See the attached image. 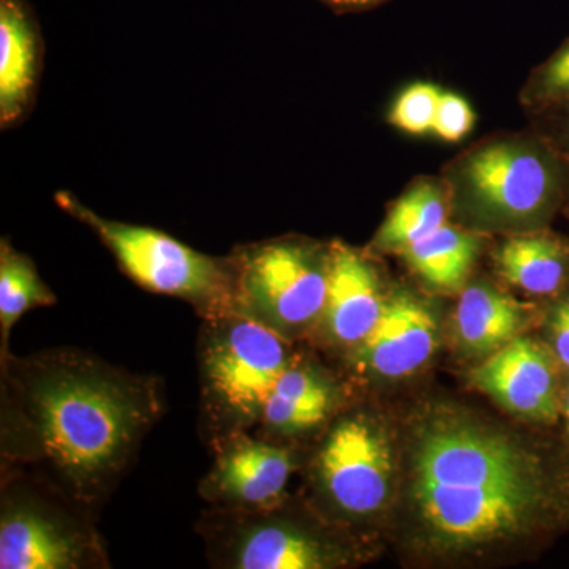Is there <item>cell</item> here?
<instances>
[{"label":"cell","instance_id":"18","mask_svg":"<svg viewBox=\"0 0 569 569\" xmlns=\"http://www.w3.org/2000/svg\"><path fill=\"white\" fill-rule=\"evenodd\" d=\"M410 268L438 290H456L470 272L478 253L475 236L445 223L400 250Z\"/></svg>","mask_w":569,"mask_h":569},{"label":"cell","instance_id":"21","mask_svg":"<svg viewBox=\"0 0 569 569\" xmlns=\"http://www.w3.org/2000/svg\"><path fill=\"white\" fill-rule=\"evenodd\" d=\"M440 97L441 91L436 86L426 84V82L410 86L397 99L389 121L407 133L432 132Z\"/></svg>","mask_w":569,"mask_h":569},{"label":"cell","instance_id":"10","mask_svg":"<svg viewBox=\"0 0 569 569\" xmlns=\"http://www.w3.org/2000/svg\"><path fill=\"white\" fill-rule=\"evenodd\" d=\"M475 387L518 417L553 422L561 413L552 355L529 337H516L471 372Z\"/></svg>","mask_w":569,"mask_h":569},{"label":"cell","instance_id":"17","mask_svg":"<svg viewBox=\"0 0 569 569\" xmlns=\"http://www.w3.org/2000/svg\"><path fill=\"white\" fill-rule=\"evenodd\" d=\"M500 274L530 295L550 296L569 280V249L549 234L509 239L497 254Z\"/></svg>","mask_w":569,"mask_h":569},{"label":"cell","instance_id":"14","mask_svg":"<svg viewBox=\"0 0 569 569\" xmlns=\"http://www.w3.org/2000/svg\"><path fill=\"white\" fill-rule=\"evenodd\" d=\"M335 406V388L310 367L290 366L277 378L260 421L274 432L293 436L318 427Z\"/></svg>","mask_w":569,"mask_h":569},{"label":"cell","instance_id":"4","mask_svg":"<svg viewBox=\"0 0 569 569\" xmlns=\"http://www.w3.org/2000/svg\"><path fill=\"white\" fill-rule=\"evenodd\" d=\"M58 200L102 238L123 271L141 287L186 299L206 318L234 309L233 268L194 252L162 231L104 220L70 194H59Z\"/></svg>","mask_w":569,"mask_h":569},{"label":"cell","instance_id":"26","mask_svg":"<svg viewBox=\"0 0 569 569\" xmlns=\"http://www.w3.org/2000/svg\"><path fill=\"white\" fill-rule=\"evenodd\" d=\"M561 413H563L565 419H567L569 430V387L565 389L563 395H561Z\"/></svg>","mask_w":569,"mask_h":569},{"label":"cell","instance_id":"11","mask_svg":"<svg viewBox=\"0 0 569 569\" xmlns=\"http://www.w3.org/2000/svg\"><path fill=\"white\" fill-rule=\"evenodd\" d=\"M293 460L287 449L249 438H231L206 478V498L234 511L272 509L282 500Z\"/></svg>","mask_w":569,"mask_h":569},{"label":"cell","instance_id":"12","mask_svg":"<svg viewBox=\"0 0 569 569\" xmlns=\"http://www.w3.org/2000/svg\"><path fill=\"white\" fill-rule=\"evenodd\" d=\"M437 340L430 310L411 296L399 295L387 302L376 328L358 346V358L378 376H411L429 361Z\"/></svg>","mask_w":569,"mask_h":569},{"label":"cell","instance_id":"13","mask_svg":"<svg viewBox=\"0 0 569 569\" xmlns=\"http://www.w3.org/2000/svg\"><path fill=\"white\" fill-rule=\"evenodd\" d=\"M385 306L376 269L355 250L332 246L323 313L332 339L343 346H361L376 328Z\"/></svg>","mask_w":569,"mask_h":569},{"label":"cell","instance_id":"25","mask_svg":"<svg viewBox=\"0 0 569 569\" xmlns=\"http://www.w3.org/2000/svg\"><path fill=\"white\" fill-rule=\"evenodd\" d=\"M548 108L559 111V123H557V133L549 138L561 152L569 157V102L550 104Z\"/></svg>","mask_w":569,"mask_h":569},{"label":"cell","instance_id":"16","mask_svg":"<svg viewBox=\"0 0 569 569\" xmlns=\"http://www.w3.org/2000/svg\"><path fill=\"white\" fill-rule=\"evenodd\" d=\"M522 325V307L496 288L475 284L460 296L456 329L471 353L492 355L516 339Z\"/></svg>","mask_w":569,"mask_h":569},{"label":"cell","instance_id":"3","mask_svg":"<svg viewBox=\"0 0 569 569\" xmlns=\"http://www.w3.org/2000/svg\"><path fill=\"white\" fill-rule=\"evenodd\" d=\"M200 359L209 418L233 437L260 421L269 392L291 362L284 336L238 309L208 318Z\"/></svg>","mask_w":569,"mask_h":569},{"label":"cell","instance_id":"1","mask_svg":"<svg viewBox=\"0 0 569 569\" xmlns=\"http://www.w3.org/2000/svg\"><path fill=\"white\" fill-rule=\"evenodd\" d=\"M18 387L41 452L84 503L102 498L159 415L146 380L77 353L21 362Z\"/></svg>","mask_w":569,"mask_h":569},{"label":"cell","instance_id":"9","mask_svg":"<svg viewBox=\"0 0 569 569\" xmlns=\"http://www.w3.org/2000/svg\"><path fill=\"white\" fill-rule=\"evenodd\" d=\"M213 535L220 565L234 569H323L332 567L335 550L316 535L290 522L227 509Z\"/></svg>","mask_w":569,"mask_h":569},{"label":"cell","instance_id":"19","mask_svg":"<svg viewBox=\"0 0 569 569\" xmlns=\"http://www.w3.org/2000/svg\"><path fill=\"white\" fill-rule=\"evenodd\" d=\"M447 223V201L440 187L421 182L408 190L378 231L376 244L383 250H400L413 244Z\"/></svg>","mask_w":569,"mask_h":569},{"label":"cell","instance_id":"22","mask_svg":"<svg viewBox=\"0 0 569 569\" xmlns=\"http://www.w3.org/2000/svg\"><path fill=\"white\" fill-rule=\"evenodd\" d=\"M531 99L542 107L569 102V40L539 67L531 81Z\"/></svg>","mask_w":569,"mask_h":569},{"label":"cell","instance_id":"2","mask_svg":"<svg viewBox=\"0 0 569 569\" xmlns=\"http://www.w3.org/2000/svg\"><path fill=\"white\" fill-rule=\"evenodd\" d=\"M413 498L438 545L471 548L519 537L556 505V486L530 449L460 421L427 427L415 452Z\"/></svg>","mask_w":569,"mask_h":569},{"label":"cell","instance_id":"23","mask_svg":"<svg viewBox=\"0 0 569 569\" xmlns=\"http://www.w3.org/2000/svg\"><path fill=\"white\" fill-rule=\"evenodd\" d=\"M475 114L467 100L452 92H441L432 130L437 137L449 142L460 141L471 132Z\"/></svg>","mask_w":569,"mask_h":569},{"label":"cell","instance_id":"5","mask_svg":"<svg viewBox=\"0 0 569 569\" xmlns=\"http://www.w3.org/2000/svg\"><path fill=\"white\" fill-rule=\"evenodd\" d=\"M463 183L489 216L542 222L569 197V157L549 138L493 142L468 157Z\"/></svg>","mask_w":569,"mask_h":569},{"label":"cell","instance_id":"20","mask_svg":"<svg viewBox=\"0 0 569 569\" xmlns=\"http://www.w3.org/2000/svg\"><path fill=\"white\" fill-rule=\"evenodd\" d=\"M54 302L56 296L40 279L32 261L3 241L0 247V332L3 358L14 323L29 310Z\"/></svg>","mask_w":569,"mask_h":569},{"label":"cell","instance_id":"27","mask_svg":"<svg viewBox=\"0 0 569 569\" xmlns=\"http://www.w3.org/2000/svg\"><path fill=\"white\" fill-rule=\"evenodd\" d=\"M337 3H350V6H365V3L376 2V0H335Z\"/></svg>","mask_w":569,"mask_h":569},{"label":"cell","instance_id":"24","mask_svg":"<svg viewBox=\"0 0 569 569\" xmlns=\"http://www.w3.org/2000/svg\"><path fill=\"white\" fill-rule=\"evenodd\" d=\"M552 355L569 372V298L553 309L549 320Z\"/></svg>","mask_w":569,"mask_h":569},{"label":"cell","instance_id":"8","mask_svg":"<svg viewBox=\"0 0 569 569\" xmlns=\"http://www.w3.org/2000/svg\"><path fill=\"white\" fill-rule=\"evenodd\" d=\"M96 535L32 497L3 500L0 568L81 569L102 563Z\"/></svg>","mask_w":569,"mask_h":569},{"label":"cell","instance_id":"7","mask_svg":"<svg viewBox=\"0 0 569 569\" xmlns=\"http://www.w3.org/2000/svg\"><path fill=\"white\" fill-rule=\"evenodd\" d=\"M321 489L339 511L369 516L387 503L392 456L383 433L365 418H347L329 432L317 459Z\"/></svg>","mask_w":569,"mask_h":569},{"label":"cell","instance_id":"6","mask_svg":"<svg viewBox=\"0 0 569 569\" xmlns=\"http://www.w3.org/2000/svg\"><path fill=\"white\" fill-rule=\"evenodd\" d=\"M234 309L280 335L323 318L329 253L312 247L272 242L247 250L233 268Z\"/></svg>","mask_w":569,"mask_h":569},{"label":"cell","instance_id":"15","mask_svg":"<svg viewBox=\"0 0 569 569\" xmlns=\"http://www.w3.org/2000/svg\"><path fill=\"white\" fill-rule=\"evenodd\" d=\"M37 69V41L31 22L13 0L0 6V118H20L28 104Z\"/></svg>","mask_w":569,"mask_h":569}]
</instances>
